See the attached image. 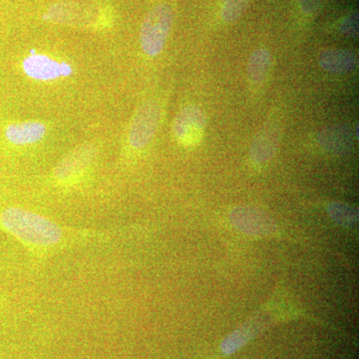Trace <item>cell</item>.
I'll return each instance as SVG.
<instances>
[{
  "label": "cell",
  "instance_id": "cell-1",
  "mask_svg": "<svg viewBox=\"0 0 359 359\" xmlns=\"http://www.w3.org/2000/svg\"><path fill=\"white\" fill-rule=\"evenodd\" d=\"M1 223L15 237L28 244L51 245L57 244L62 237L60 228L35 212L11 208L2 214Z\"/></svg>",
  "mask_w": 359,
  "mask_h": 359
},
{
  "label": "cell",
  "instance_id": "cell-2",
  "mask_svg": "<svg viewBox=\"0 0 359 359\" xmlns=\"http://www.w3.org/2000/svg\"><path fill=\"white\" fill-rule=\"evenodd\" d=\"M173 21V9L168 4H158L149 11L140 29V44L146 55L156 57L164 50Z\"/></svg>",
  "mask_w": 359,
  "mask_h": 359
},
{
  "label": "cell",
  "instance_id": "cell-3",
  "mask_svg": "<svg viewBox=\"0 0 359 359\" xmlns=\"http://www.w3.org/2000/svg\"><path fill=\"white\" fill-rule=\"evenodd\" d=\"M45 18L57 25L93 27L102 21V8L90 0H65L49 7Z\"/></svg>",
  "mask_w": 359,
  "mask_h": 359
},
{
  "label": "cell",
  "instance_id": "cell-4",
  "mask_svg": "<svg viewBox=\"0 0 359 359\" xmlns=\"http://www.w3.org/2000/svg\"><path fill=\"white\" fill-rule=\"evenodd\" d=\"M160 106L155 101L144 103L135 114L129 132V143L132 148L140 150L147 147L159 126Z\"/></svg>",
  "mask_w": 359,
  "mask_h": 359
},
{
  "label": "cell",
  "instance_id": "cell-5",
  "mask_svg": "<svg viewBox=\"0 0 359 359\" xmlns=\"http://www.w3.org/2000/svg\"><path fill=\"white\" fill-rule=\"evenodd\" d=\"M207 116L202 108L189 105L180 111L174 122V133L177 140L184 145H195L202 138Z\"/></svg>",
  "mask_w": 359,
  "mask_h": 359
},
{
  "label": "cell",
  "instance_id": "cell-6",
  "mask_svg": "<svg viewBox=\"0 0 359 359\" xmlns=\"http://www.w3.org/2000/svg\"><path fill=\"white\" fill-rule=\"evenodd\" d=\"M23 70L27 76L39 81H51L61 77L70 76L72 67L68 63L59 62L41 54L28 56L23 61Z\"/></svg>",
  "mask_w": 359,
  "mask_h": 359
},
{
  "label": "cell",
  "instance_id": "cell-7",
  "mask_svg": "<svg viewBox=\"0 0 359 359\" xmlns=\"http://www.w3.org/2000/svg\"><path fill=\"white\" fill-rule=\"evenodd\" d=\"M282 130L276 121L266 122L250 144V158L257 165L273 159L280 145Z\"/></svg>",
  "mask_w": 359,
  "mask_h": 359
},
{
  "label": "cell",
  "instance_id": "cell-8",
  "mask_svg": "<svg viewBox=\"0 0 359 359\" xmlns=\"http://www.w3.org/2000/svg\"><path fill=\"white\" fill-rule=\"evenodd\" d=\"M358 133V126L355 131L347 124L332 125L321 130L316 136V141L327 152L344 154L353 149Z\"/></svg>",
  "mask_w": 359,
  "mask_h": 359
},
{
  "label": "cell",
  "instance_id": "cell-9",
  "mask_svg": "<svg viewBox=\"0 0 359 359\" xmlns=\"http://www.w3.org/2000/svg\"><path fill=\"white\" fill-rule=\"evenodd\" d=\"M321 69L334 74H344L358 68V56L348 49H325L318 56Z\"/></svg>",
  "mask_w": 359,
  "mask_h": 359
},
{
  "label": "cell",
  "instance_id": "cell-10",
  "mask_svg": "<svg viewBox=\"0 0 359 359\" xmlns=\"http://www.w3.org/2000/svg\"><path fill=\"white\" fill-rule=\"evenodd\" d=\"M95 156V149L84 145L73 151L55 169V177L60 181H67L83 172L91 164Z\"/></svg>",
  "mask_w": 359,
  "mask_h": 359
},
{
  "label": "cell",
  "instance_id": "cell-11",
  "mask_svg": "<svg viewBox=\"0 0 359 359\" xmlns=\"http://www.w3.org/2000/svg\"><path fill=\"white\" fill-rule=\"evenodd\" d=\"M46 134L43 123L28 121L13 123L8 125L4 131V136L9 143L16 146L30 145L41 140Z\"/></svg>",
  "mask_w": 359,
  "mask_h": 359
},
{
  "label": "cell",
  "instance_id": "cell-12",
  "mask_svg": "<svg viewBox=\"0 0 359 359\" xmlns=\"http://www.w3.org/2000/svg\"><path fill=\"white\" fill-rule=\"evenodd\" d=\"M271 68V53L266 49L259 48L250 54L248 61V77L252 84L259 85L266 81Z\"/></svg>",
  "mask_w": 359,
  "mask_h": 359
},
{
  "label": "cell",
  "instance_id": "cell-13",
  "mask_svg": "<svg viewBox=\"0 0 359 359\" xmlns=\"http://www.w3.org/2000/svg\"><path fill=\"white\" fill-rule=\"evenodd\" d=\"M222 18L224 22L237 21L247 11L249 0H222Z\"/></svg>",
  "mask_w": 359,
  "mask_h": 359
},
{
  "label": "cell",
  "instance_id": "cell-14",
  "mask_svg": "<svg viewBox=\"0 0 359 359\" xmlns=\"http://www.w3.org/2000/svg\"><path fill=\"white\" fill-rule=\"evenodd\" d=\"M328 211H330V215L337 222H354L356 219V210L354 209L353 207H351V205L341 204V203H332V205H330L328 207Z\"/></svg>",
  "mask_w": 359,
  "mask_h": 359
},
{
  "label": "cell",
  "instance_id": "cell-15",
  "mask_svg": "<svg viewBox=\"0 0 359 359\" xmlns=\"http://www.w3.org/2000/svg\"><path fill=\"white\" fill-rule=\"evenodd\" d=\"M249 334L247 330H238L224 340L222 344V351L224 354L233 353L247 342V340L250 339Z\"/></svg>",
  "mask_w": 359,
  "mask_h": 359
},
{
  "label": "cell",
  "instance_id": "cell-16",
  "mask_svg": "<svg viewBox=\"0 0 359 359\" xmlns=\"http://www.w3.org/2000/svg\"><path fill=\"white\" fill-rule=\"evenodd\" d=\"M339 32L346 36H358V13H353L346 16L339 23Z\"/></svg>",
  "mask_w": 359,
  "mask_h": 359
},
{
  "label": "cell",
  "instance_id": "cell-17",
  "mask_svg": "<svg viewBox=\"0 0 359 359\" xmlns=\"http://www.w3.org/2000/svg\"><path fill=\"white\" fill-rule=\"evenodd\" d=\"M327 1V0H299V4H301L302 11L311 15L318 13Z\"/></svg>",
  "mask_w": 359,
  "mask_h": 359
}]
</instances>
